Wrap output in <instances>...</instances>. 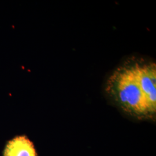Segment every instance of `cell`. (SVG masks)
Masks as SVG:
<instances>
[{
  "label": "cell",
  "mask_w": 156,
  "mask_h": 156,
  "mask_svg": "<svg viewBox=\"0 0 156 156\" xmlns=\"http://www.w3.org/2000/svg\"><path fill=\"white\" fill-rule=\"evenodd\" d=\"M106 91L123 111L135 117H151L153 111L140 86L135 64L116 69L108 79Z\"/></svg>",
  "instance_id": "cell-1"
},
{
  "label": "cell",
  "mask_w": 156,
  "mask_h": 156,
  "mask_svg": "<svg viewBox=\"0 0 156 156\" xmlns=\"http://www.w3.org/2000/svg\"><path fill=\"white\" fill-rule=\"evenodd\" d=\"M140 86L153 111H156V66L154 63H135Z\"/></svg>",
  "instance_id": "cell-2"
},
{
  "label": "cell",
  "mask_w": 156,
  "mask_h": 156,
  "mask_svg": "<svg viewBox=\"0 0 156 156\" xmlns=\"http://www.w3.org/2000/svg\"><path fill=\"white\" fill-rule=\"evenodd\" d=\"M4 156H37L33 143L26 136H17L6 145Z\"/></svg>",
  "instance_id": "cell-3"
}]
</instances>
